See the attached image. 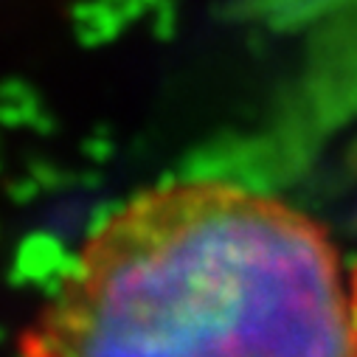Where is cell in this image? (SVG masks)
I'll return each mask as SVG.
<instances>
[{
    "label": "cell",
    "mask_w": 357,
    "mask_h": 357,
    "mask_svg": "<svg viewBox=\"0 0 357 357\" xmlns=\"http://www.w3.org/2000/svg\"><path fill=\"white\" fill-rule=\"evenodd\" d=\"M17 357H351L321 222L231 181L130 197L84 236Z\"/></svg>",
    "instance_id": "cell-1"
},
{
    "label": "cell",
    "mask_w": 357,
    "mask_h": 357,
    "mask_svg": "<svg viewBox=\"0 0 357 357\" xmlns=\"http://www.w3.org/2000/svg\"><path fill=\"white\" fill-rule=\"evenodd\" d=\"M349 324H351V357H357V267L349 279Z\"/></svg>",
    "instance_id": "cell-2"
}]
</instances>
